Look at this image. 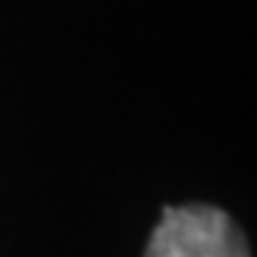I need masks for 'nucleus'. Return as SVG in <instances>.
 Instances as JSON below:
<instances>
[{"mask_svg": "<svg viewBox=\"0 0 257 257\" xmlns=\"http://www.w3.org/2000/svg\"><path fill=\"white\" fill-rule=\"evenodd\" d=\"M146 257H248L231 217L211 206L166 209L149 240Z\"/></svg>", "mask_w": 257, "mask_h": 257, "instance_id": "nucleus-1", "label": "nucleus"}]
</instances>
